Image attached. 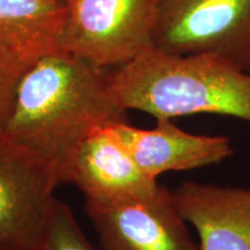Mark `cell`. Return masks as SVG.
Instances as JSON below:
<instances>
[{
    "mask_svg": "<svg viewBox=\"0 0 250 250\" xmlns=\"http://www.w3.org/2000/svg\"><path fill=\"white\" fill-rule=\"evenodd\" d=\"M126 122L108 73L67 51L31 64L0 127L6 138L45 164L62 183L80 145L103 127Z\"/></svg>",
    "mask_w": 250,
    "mask_h": 250,
    "instance_id": "cell-1",
    "label": "cell"
},
{
    "mask_svg": "<svg viewBox=\"0 0 250 250\" xmlns=\"http://www.w3.org/2000/svg\"><path fill=\"white\" fill-rule=\"evenodd\" d=\"M170 197L198 233L199 249L250 250V188L188 181Z\"/></svg>",
    "mask_w": 250,
    "mask_h": 250,
    "instance_id": "cell-8",
    "label": "cell"
},
{
    "mask_svg": "<svg viewBox=\"0 0 250 250\" xmlns=\"http://www.w3.org/2000/svg\"><path fill=\"white\" fill-rule=\"evenodd\" d=\"M64 50L105 70L153 48L159 0H65Z\"/></svg>",
    "mask_w": 250,
    "mask_h": 250,
    "instance_id": "cell-3",
    "label": "cell"
},
{
    "mask_svg": "<svg viewBox=\"0 0 250 250\" xmlns=\"http://www.w3.org/2000/svg\"><path fill=\"white\" fill-rule=\"evenodd\" d=\"M59 179L0 132V250H37Z\"/></svg>",
    "mask_w": 250,
    "mask_h": 250,
    "instance_id": "cell-5",
    "label": "cell"
},
{
    "mask_svg": "<svg viewBox=\"0 0 250 250\" xmlns=\"http://www.w3.org/2000/svg\"><path fill=\"white\" fill-rule=\"evenodd\" d=\"M111 127L140 169L153 180L168 171L192 170L219 164L233 154L227 137L186 132L173 120H156L153 129H138L127 122Z\"/></svg>",
    "mask_w": 250,
    "mask_h": 250,
    "instance_id": "cell-9",
    "label": "cell"
},
{
    "mask_svg": "<svg viewBox=\"0 0 250 250\" xmlns=\"http://www.w3.org/2000/svg\"><path fill=\"white\" fill-rule=\"evenodd\" d=\"M153 46L215 55L250 72V0H159Z\"/></svg>",
    "mask_w": 250,
    "mask_h": 250,
    "instance_id": "cell-4",
    "label": "cell"
},
{
    "mask_svg": "<svg viewBox=\"0 0 250 250\" xmlns=\"http://www.w3.org/2000/svg\"><path fill=\"white\" fill-rule=\"evenodd\" d=\"M111 126L90 134L62 174V183H72L83 193L86 208H110L144 201L164 188L140 169Z\"/></svg>",
    "mask_w": 250,
    "mask_h": 250,
    "instance_id": "cell-6",
    "label": "cell"
},
{
    "mask_svg": "<svg viewBox=\"0 0 250 250\" xmlns=\"http://www.w3.org/2000/svg\"><path fill=\"white\" fill-rule=\"evenodd\" d=\"M65 0H0V44L27 64L65 51Z\"/></svg>",
    "mask_w": 250,
    "mask_h": 250,
    "instance_id": "cell-10",
    "label": "cell"
},
{
    "mask_svg": "<svg viewBox=\"0 0 250 250\" xmlns=\"http://www.w3.org/2000/svg\"><path fill=\"white\" fill-rule=\"evenodd\" d=\"M29 66L0 44V127L13 107L19 83Z\"/></svg>",
    "mask_w": 250,
    "mask_h": 250,
    "instance_id": "cell-12",
    "label": "cell"
},
{
    "mask_svg": "<svg viewBox=\"0 0 250 250\" xmlns=\"http://www.w3.org/2000/svg\"><path fill=\"white\" fill-rule=\"evenodd\" d=\"M101 250H201L164 187L144 201L110 208H87Z\"/></svg>",
    "mask_w": 250,
    "mask_h": 250,
    "instance_id": "cell-7",
    "label": "cell"
},
{
    "mask_svg": "<svg viewBox=\"0 0 250 250\" xmlns=\"http://www.w3.org/2000/svg\"><path fill=\"white\" fill-rule=\"evenodd\" d=\"M108 81L126 111L155 120L212 114L250 123V72L215 55L167 54L153 46L114 68Z\"/></svg>",
    "mask_w": 250,
    "mask_h": 250,
    "instance_id": "cell-2",
    "label": "cell"
},
{
    "mask_svg": "<svg viewBox=\"0 0 250 250\" xmlns=\"http://www.w3.org/2000/svg\"><path fill=\"white\" fill-rule=\"evenodd\" d=\"M37 250H96L78 225L73 212L55 198Z\"/></svg>",
    "mask_w": 250,
    "mask_h": 250,
    "instance_id": "cell-11",
    "label": "cell"
}]
</instances>
